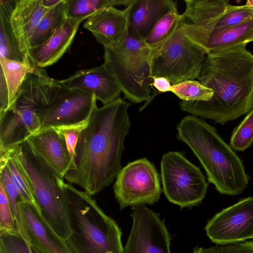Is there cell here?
<instances>
[{
    "mask_svg": "<svg viewBox=\"0 0 253 253\" xmlns=\"http://www.w3.org/2000/svg\"><path fill=\"white\" fill-rule=\"evenodd\" d=\"M130 103L120 97L94 110L81 130L65 178L92 196L109 186L121 169L124 142L131 123Z\"/></svg>",
    "mask_w": 253,
    "mask_h": 253,
    "instance_id": "1",
    "label": "cell"
},
{
    "mask_svg": "<svg viewBox=\"0 0 253 253\" xmlns=\"http://www.w3.org/2000/svg\"><path fill=\"white\" fill-rule=\"evenodd\" d=\"M243 43L207 54L198 79L213 91L208 101L179 103L192 115L224 125L253 109V54Z\"/></svg>",
    "mask_w": 253,
    "mask_h": 253,
    "instance_id": "2",
    "label": "cell"
},
{
    "mask_svg": "<svg viewBox=\"0 0 253 253\" xmlns=\"http://www.w3.org/2000/svg\"><path fill=\"white\" fill-rule=\"evenodd\" d=\"M177 130V138L190 148L209 182L218 192L235 196L247 189L249 176L242 161L214 127L197 116L188 115L178 124Z\"/></svg>",
    "mask_w": 253,
    "mask_h": 253,
    "instance_id": "3",
    "label": "cell"
},
{
    "mask_svg": "<svg viewBox=\"0 0 253 253\" xmlns=\"http://www.w3.org/2000/svg\"><path fill=\"white\" fill-rule=\"evenodd\" d=\"M70 236L66 241L73 253H123L122 232L85 191L65 182Z\"/></svg>",
    "mask_w": 253,
    "mask_h": 253,
    "instance_id": "4",
    "label": "cell"
},
{
    "mask_svg": "<svg viewBox=\"0 0 253 253\" xmlns=\"http://www.w3.org/2000/svg\"><path fill=\"white\" fill-rule=\"evenodd\" d=\"M7 151L23 170L42 217L60 237L67 239L71 230L67 198L63 188V178L27 140Z\"/></svg>",
    "mask_w": 253,
    "mask_h": 253,
    "instance_id": "5",
    "label": "cell"
},
{
    "mask_svg": "<svg viewBox=\"0 0 253 253\" xmlns=\"http://www.w3.org/2000/svg\"><path fill=\"white\" fill-rule=\"evenodd\" d=\"M150 51L143 41L129 31L120 47L104 48V64L115 77L125 97L134 103L146 101L140 111L151 101Z\"/></svg>",
    "mask_w": 253,
    "mask_h": 253,
    "instance_id": "6",
    "label": "cell"
},
{
    "mask_svg": "<svg viewBox=\"0 0 253 253\" xmlns=\"http://www.w3.org/2000/svg\"><path fill=\"white\" fill-rule=\"evenodd\" d=\"M151 49V77H163L171 84L198 79L207 54L184 34L180 23L166 40Z\"/></svg>",
    "mask_w": 253,
    "mask_h": 253,
    "instance_id": "7",
    "label": "cell"
},
{
    "mask_svg": "<svg viewBox=\"0 0 253 253\" xmlns=\"http://www.w3.org/2000/svg\"><path fill=\"white\" fill-rule=\"evenodd\" d=\"M163 192L169 201L181 208L200 204L208 184L201 169L179 152H169L161 163Z\"/></svg>",
    "mask_w": 253,
    "mask_h": 253,
    "instance_id": "8",
    "label": "cell"
},
{
    "mask_svg": "<svg viewBox=\"0 0 253 253\" xmlns=\"http://www.w3.org/2000/svg\"><path fill=\"white\" fill-rule=\"evenodd\" d=\"M113 190L121 209L127 206L153 205L161 196L159 174L154 164L146 158L136 160L121 169Z\"/></svg>",
    "mask_w": 253,
    "mask_h": 253,
    "instance_id": "9",
    "label": "cell"
},
{
    "mask_svg": "<svg viewBox=\"0 0 253 253\" xmlns=\"http://www.w3.org/2000/svg\"><path fill=\"white\" fill-rule=\"evenodd\" d=\"M39 109L31 82L26 76L13 104L0 113V155L40 131Z\"/></svg>",
    "mask_w": 253,
    "mask_h": 253,
    "instance_id": "10",
    "label": "cell"
},
{
    "mask_svg": "<svg viewBox=\"0 0 253 253\" xmlns=\"http://www.w3.org/2000/svg\"><path fill=\"white\" fill-rule=\"evenodd\" d=\"M132 226L123 253H170V236L159 214L145 205L134 207Z\"/></svg>",
    "mask_w": 253,
    "mask_h": 253,
    "instance_id": "11",
    "label": "cell"
},
{
    "mask_svg": "<svg viewBox=\"0 0 253 253\" xmlns=\"http://www.w3.org/2000/svg\"><path fill=\"white\" fill-rule=\"evenodd\" d=\"M209 238L216 244L246 241L253 237V197L239 200L210 219L205 227Z\"/></svg>",
    "mask_w": 253,
    "mask_h": 253,
    "instance_id": "12",
    "label": "cell"
},
{
    "mask_svg": "<svg viewBox=\"0 0 253 253\" xmlns=\"http://www.w3.org/2000/svg\"><path fill=\"white\" fill-rule=\"evenodd\" d=\"M96 100L93 95L71 89L67 96L53 105L38 111L40 131L85 127L97 107Z\"/></svg>",
    "mask_w": 253,
    "mask_h": 253,
    "instance_id": "13",
    "label": "cell"
},
{
    "mask_svg": "<svg viewBox=\"0 0 253 253\" xmlns=\"http://www.w3.org/2000/svg\"><path fill=\"white\" fill-rule=\"evenodd\" d=\"M18 206L28 241L38 253H73L66 240L49 225L36 205L21 201Z\"/></svg>",
    "mask_w": 253,
    "mask_h": 253,
    "instance_id": "14",
    "label": "cell"
},
{
    "mask_svg": "<svg viewBox=\"0 0 253 253\" xmlns=\"http://www.w3.org/2000/svg\"><path fill=\"white\" fill-rule=\"evenodd\" d=\"M57 82L68 89H78L94 95L103 105L119 98L122 92L115 77L104 63L79 70Z\"/></svg>",
    "mask_w": 253,
    "mask_h": 253,
    "instance_id": "15",
    "label": "cell"
},
{
    "mask_svg": "<svg viewBox=\"0 0 253 253\" xmlns=\"http://www.w3.org/2000/svg\"><path fill=\"white\" fill-rule=\"evenodd\" d=\"M84 27L90 31L104 48L115 49L125 42L128 34L126 8L103 9L88 18Z\"/></svg>",
    "mask_w": 253,
    "mask_h": 253,
    "instance_id": "16",
    "label": "cell"
},
{
    "mask_svg": "<svg viewBox=\"0 0 253 253\" xmlns=\"http://www.w3.org/2000/svg\"><path fill=\"white\" fill-rule=\"evenodd\" d=\"M128 31L144 41L157 22L171 11H178L172 0H132L126 8Z\"/></svg>",
    "mask_w": 253,
    "mask_h": 253,
    "instance_id": "17",
    "label": "cell"
},
{
    "mask_svg": "<svg viewBox=\"0 0 253 253\" xmlns=\"http://www.w3.org/2000/svg\"><path fill=\"white\" fill-rule=\"evenodd\" d=\"M80 24L67 18L51 37L42 44L29 48L27 54L31 63L43 69L56 63L71 46Z\"/></svg>",
    "mask_w": 253,
    "mask_h": 253,
    "instance_id": "18",
    "label": "cell"
},
{
    "mask_svg": "<svg viewBox=\"0 0 253 253\" xmlns=\"http://www.w3.org/2000/svg\"><path fill=\"white\" fill-rule=\"evenodd\" d=\"M34 149L64 178L72 165V158L63 135L50 128L32 135L27 140Z\"/></svg>",
    "mask_w": 253,
    "mask_h": 253,
    "instance_id": "19",
    "label": "cell"
},
{
    "mask_svg": "<svg viewBox=\"0 0 253 253\" xmlns=\"http://www.w3.org/2000/svg\"><path fill=\"white\" fill-rule=\"evenodd\" d=\"M51 8L45 6L42 0H15L10 23L20 47L26 55L29 40L35 30Z\"/></svg>",
    "mask_w": 253,
    "mask_h": 253,
    "instance_id": "20",
    "label": "cell"
},
{
    "mask_svg": "<svg viewBox=\"0 0 253 253\" xmlns=\"http://www.w3.org/2000/svg\"><path fill=\"white\" fill-rule=\"evenodd\" d=\"M0 113L14 103L27 75L42 68L33 66L30 61L20 62L0 57Z\"/></svg>",
    "mask_w": 253,
    "mask_h": 253,
    "instance_id": "21",
    "label": "cell"
},
{
    "mask_svg": "<svg viewBox=\"0 0 253 253\" xmlns=\"http://www.w3.org/2000/svg\"><path fill=\"white\" fill-rule=\"evenodd\" d=\"M253 38V19L235 27L213 32L191 40L209 54L251 42Z\"/></svg>",
    "mask_w": 253,
    "mask_h": 253,
    "instance_id": "22",
    "label": "cell"
},
{
    "mask_svg": "<svg viewBox=\"0 0 253 253\" xmlns=\"http://www.w3.org/2000/svg\"><path fill=\"white\" fill-rule=\"evenodd\" d=\"M253 19V6L246 4L238 6L229 4L224 13L218 19L186 27L183 29V32L189 39H192L230 28Z\"/></svg>",
    "mask_w": 253,
    "mask_h": 253,
    "instance_id": "23",
    "label": "cell"
},
{
    "mask_svg": "<svg viewBox=\"0 0 253 253\" xmlns=\"http://www.w3.org/2000/svg\"><path fill=\"white\" fill-rule=\"evenodd\" d=\"M14 2L15 0H0V57L27 61V55L21 50L10 23Z\"/></svg>",
    "mask_w": 253,
    "mask_h": 253,
    "instance_id": "24",
    "label": "cell"
},
{
    "mask_svg": "<svg viewBox=\"0 0 253 253\" xmlns=\"http://www.w3.org/2000/svg\"><path fill=\"white\" fill-rule=\"evenodd\" d=\"M66 19L64 0H61L40 21L29 40L28 49L42 44L51 37L62 27Z\"/></svg>",
    "mask_w": 253,
    "mask_h": 253,
    "instance_id": "25",
    "label": "cell"
},
{
    "mask_svg": "<svg viewBox=\"0 0 253 253\" xmlns=\"http://www.w3.org/2000/svg\"><path fill=\"white\" fill-rule=\"evenodd\" d=\"M132 0H64L67 18L79 23L99 11L115 5L127 6Z\"/></svg>",
    "mask_w": 253,
    "mask_h": 253,
    "instance_id": "26",
    "label": "cell"
},
{
    "mask_svg": "<svg viewBox=\"0 0 253 253\" xmlns=\"http://www.w3.org/2000/svg\"><path fill=\"white\" fill-rule=\"evenodd\" d=\"M0 182L3 185L6 194L19 232L28 242L18 206V203L22 201L20 195L12 181L9 169L5 161L0 159Z\"/></svg>",
    "mask_w": 253,
    "mask_h": 253,
    "instance_id": "27",
    "label": "cell"
},
{
    "mask_svg": "<svg viewBox=\"0 0 253 253\" xmlns=\"http://www.w3.org/2000/svg\"><path fill=\"white\" fill-rule=\"evenodd\" d=\"M181 14L171 11L163 16L143 41L150 48L166 40L175 30L180 23Z\"/></svg>",
    "mask_w": 253,
    "mask_h": 253,
    "instance_id": "28",
    "label": "cell"
},
{
    "mask_svg": "<svg viewBox=\"0 0 253 253\" xmlns=\"http://www.w3.org/2000/svg\"><path fill=\"white\" fill-rule=\"evenodd\" d=\"M171 92L182 101H208L212 98L213 90L198 81L187 80L172 84Z\"/></svg>",
    "mask_w": 253,
    "mask_h": 253,
    "instance_id": "29",
    "label": "cell"
},
{
    "mask_svg": "<svg viewBox=\"0 0 253 253\" xmlns=\"http://www.w3.org/2000/svg\"><path fill=\"white\" fill-rule=\"evenodd\" d=\"M0 156V159L3 160L7 166L12 181L19 193L22 201L36 206L27 179L17 161L7 151Z\"/></svg>",
    "mask_w": 253,
    "mask_h": 253,
    "instance_id": "30",
    "label": "cell"
},
{
    "mask_svg": "<svg viewBox=\"0 0 253 253\" xmlns=\"http://www.w3.org/2000/svg\"><path fill=\"white\" fill-rule=\"evenodd\" d=\"M253 143V109L247 114L233 130L230 141V147L237 151H244Z\"/></svg>",
    "mask_w": 253,
    "mask_h": 253,
    "instance_id": "31",
    "label": "cell"
},
{
    "mask_svg": "<svg viewBox=\"0 0 253 253\" xmlns=\"http://www.w3.org/2000/svg\"><path fill=\"white\" fill-rule=\"evenodd\" d=\"M0 253H38L19 232L0 234Z\"/></svg>",
    "mask_w": 253,
    "mask_h": 253,
    "instance_id": "32",
    "label": "cell"
},
{
    "mask_svg": "<svg viewBox=\"0 0 253 253\" xmlns=\"http://www.w3.org/2000/svg\"><path fill=\"white\" fill-rule=\"evenodd\" d=\"M7 232H19V230L3 185L0 182V234Z\"/></svg>",
    "mask_w": 253,
    "mask_h": 253,
    "instance_id": "33",
    "label": "cell"
},
{
    "mask_svg": "<svg viewBox=\"0 0 253 253\" xmlns=\"http://www.w3.org/2000/svg\"><path fill=\"white\" fill-rule=\"evenodd\" d=\"M193 253H253V241L217 244L209 248L196 247Z\"/></svg>",
    "mask_w": 253,
    "mask_h": 253,
    "instance_id": "34",
    "label": "cell"
},
{
    "mask_svg": "<svg viewBox=\"0 0 253 253\" xmlns=\"http://www.w3.org/2000/svg\"><path fill=\"white\" fill-rule=\"evenodd\" d=\"M84 127L66 128L57 129L64 137L67 149L72 158V165L75 156V150L78 139L81 130Z\"/></svg>",
    "mask_w": 253,
    "mask_h": 253,
    "instance_id": "35",
    "label": "cell"
},
{
    "mask_svg": "<svg viewBox=\"0 0 253 253\" xmlns=\"http://www.w3.org/2000/svg\"><path fill=\"white\" fill-rule=\"evenodd\" d=\"M151 87H154L159 93L171 92V84L167 78L163 77H151Z\"/></svg>",
    "mask_w": 253,
    "mask_h": 253,
    "instance_id": "36",
    "label": "cell"
},
{
    "mask_svg": "<svg viewBox=\"0 0 253 253\" xmlns=\"http://www.w3.org/2000/svg\"><path fill=\"white\" fill-rule=\"evenodd\" d=\"M251 42H253V38L252 39Z\"/></svg>",
    "mask_w": 253,
    "mask_h": 253,
    "instance_id": "37",
    "label": "cell"
},
{
    "mask_svg": "<svg viewBox=\"0 0 253 253\" xmlns=\"http://www.w3.org/2000/svg\"><path fill=\"white\" fill-rule=\"evenodd\" d=\"M252 239H253V238H252Z\"/></svg>",
    "mask_w": 253,
    "mask_h": 253,
    "instance_id": "38",
    "label": "cell"
}]
</instances>
